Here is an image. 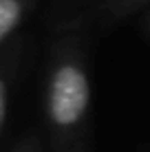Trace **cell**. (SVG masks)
I'll use <instances>...</instances> for the list:
<instances>
[{"label":"cell","mask_w":150,"mask_h":152,"mask_svg":"<svg viewBox=\"0 0 150 152\" xmlns=\"http://www.w3.org/2000/svg\"><path fill=\"white\" fill-rule=\"evenodd\" d=\"M24 15V0H0V42L15 31Z\"/></svg>","instance_id":"cell-2"},{"label":"cell","mask_w":150,"mask_h":152,"mask_svg":"<svg viewBox=\"0 0 150 152\" xmlns=\"http://www.w3.org/2000/svg\"><path fill=\"white\" fill-rule=\"evenodd\" d=\"M4 119H7V84L0 77V128H2Z\"/></svg>","instance_id":"cell-3"},{"label":"cell","mask_w":150,"mask_h":152,"mask_svg":"<svg viewBox=\"0 0 150 152\" xmlns=\"http://www.w3.org/2000/svg\"><path fill=\"white\" fill-rule=\"evenodd\" d=\"M91 102L89 77L73 64H62L51 77L49 115L58 126H73L84 117Z\"/></svg>","instance_id":"cell-1"}]
</instances>
